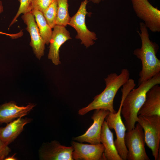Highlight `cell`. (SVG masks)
Returning <instances> with one entry per match:
<instances>
[{
    "label": "cell",
    "instance_id": "obj_1",
    "mask_svg": "<svg viewBox=\"0 0 160 160\" xmlns=\"http://www.w3.org/2000/svg\"><path fill=\"white\" fill-rule=\"evenodd\" d=\"M140 33L137 31L140 37L141 46L135 49L133 54L140 60L142 69L139 74L138 85L160 73V60L156 54L158 45L150 39L148 28L144 23H139Z\"/></svg>",
    "mask_w": 160,
    "mask_h": 160
},
{
    "label": "cell",
    "instance_id": "obj_2",
    "mask_svg": "<svg viewBox=\"0 0 160 160\" xmlns=\"http://www.w3.org/2000/svg\"><path fill=\"white\" fill-rule=\"evenodd\" d=\"M129 75L126 68L122 69L119 75L115 73L108 74L104 79L106 87L103 91L95 96L87 106L80 109L79 114L83 115L92 110L98 109L116 113L113 107L114 97L119 89L128 80Z\"/></svg>",
    "mask_w": 160,
    "mask_h": 160
},
{
    "label": "cell",
    "instance_id": "obj_3",
    "mask_svg": "<svg viewBox=\"0 0 160 160\" xmlns=\"http://www.w3.org/2000/svg\"><path fill=\"white\" fill-rule=\"evenodd\" d=\"M160 84V73L129 92L123 101L121 114L125 120L127 131L134 128L138 119V113L143 105L148 91L153 86Z\"/></svg>",
    "mask_w": 160,
    "mask_h": 160
},
{
    "label": "cell",
    "instance_id": "obj_4",
    "mask_svg": "<svg viewBox=\"0 0 160 160\" xmlns=\"http://www.w3.org/2000/svg\"><path fill=\"white\" fill-rule=\"evenodd\" d=\"M137 122L143 128L145 143L151 150L155 160L159 159L160 116L156 115L150 116H138Z\"/></svg>",
    "mask_w": 160,
    "mask_h": 160
},
{
    "label": "cell",
    "instance_id": "obj_5",
    "mask_svg": "<svg viewBox=\"0 0 160 160\" xmlns=\"http://www.w3.org/2000/svg\"><path fill=\"white\" fill-rule=\"evenodd\" d=\"M124 142L128 150L127 160H150L145 150L143 130L139 123L126 132Z\"/></svg>",
    "mask_w": 160,
    "mask_h": 160
},
{
    "label": "cell",
    "instance_id": "obj_6",
    "mask_svg": "<svg viewBox=\"0 0 160 160\" xmlns=\"http://www.w3.org/2000/svg\"><path fill=\"white\" fill-rule=\"evenodd\" d=\"M88 2V0H84L81 2L79 9L71 17L68 25L76 30L77 35L76 38L80 39L81 44L87 48L93 45L94 41L97 39L96 33L87 28L85 23L86 16L88 13L86 8Z\"/></svg>",
    "mask_w": 160,
    "mask_h": 160
},
{
    "label": "cell",
    "instance_id": "obj_7",
    "mask_svg": "<svg viewBox=\"0 0 160 160\" xmlns=\"http://www.w3.org/2000/svg\"><path fill=\"white\" fill-rule=\"evenodd\" d=\"M137 16L153 32L160 31V10L148 0H131Z\"/></svg>",
    "mask_w": 160,
    "mask_h": 160
},
{
    "label": "cell",
    "instance_id": "obj_8",
    "mask_svg": "<svg viewBox=\"0 0 160 160\" xmlns=\"http://www.w3.org/2000/svg\"><path fill=\"white\" fill-rule=\"evenodd\" d=\"M123 100H121L118 111L115 113L110 112L105 119L110 129H113L115 131L116 139L114 142L119 154L123 160H126L128 150L125 144L124 137L127 129L121 116V110Z\"/></svg>",
    "mask_w": 160,
    "mask_h": 160
},
{
    "label": "cell",
    "instance_id": "obj_9",
    "mask_svg": "<svg viewBox=\"0 0 160 160\" xmlns=\"http://www.w3.org/2000/svg\"><path fill=\"white\" fill-rule=\"evenodd\" d=\"M109 112L108 110L103 109L95 110L91 117L93 121L92 124L85 133L74 137L73 140L79 142H87L92 144L100 143L102 125Z\"/></svg>",
    "mask_w": 160,
    "mask_h": 160
},
{
    "label": "cell",
    "instance_id": "obj_10",
    "mask_svg": "<svg viewBox=\"0 0 160 160\" xmlns=\"http://www.w3.org/2000/svg\"><path fill=\"white\" fill-rule=\"evenodd\" d=\"M21 18L26 25V30L30 35V45L36 57L40 60L44 54L45 44L39 33L34 16L31 12L23 14Z\"/></svg>",
    "mask_w": 160,
    "mask_h": 160
},
{
    "label": "cell",
    "instance_id": "obj_11",
    "mask_svg": "<svg viewBox=\"0 0 160 160\" xmlns=\"http://www.w3.org/2000/svg\"><path fill=\"white\" fill-rule=\"evenodd\" d=\"M73 148L61 145L56 140L45 143L39 150L40 159L45 160H73Z\"/></svg>",
    "mask_w": 160,
    "mask_h": 160
},
{
    "label": "cell",
    "instance_id": "obj_12",
    "mask_svg": "<svg viewBox=\"0 0 160 160\" xmlns=\"http://www.w3.org/2000/svg\"><path fill=\"white\" fill-rule=\"evenodd\" d=\"M71 144L73 148L72 154L73 159L104 160V148L102 144H88L72 141Z\"/></svg>",
    "mask_w": 160,
    "mask_h": 160
},
{
    "label": "cell",
    "instance_id": "obj_13",
    "mask_svg": "<svg viewBox=\"0 0 160 160\" xmlns=\"http://www.w3.org/2000/svg\"><path fill=\"white\" fill-rule=\"evenodd\" d=\"M71 39L70 33L65 27L56 25L53 28L48 57L55 65H58L60 63L59 53L60 47Z\"/></svg>",
    "mask_w": 160,
    "mask_h": 160
},
{
    "label": "cell",
    "instance_id": "obj_14",
    "mask_svg": "<svg viewBox=\"0 0 160 160\" xmlns=\"http://www.w3.org/2000/svg\"><path fill=\"white\" fill-rule=\"evenodd\" d=\"M153 86L147 92L145 100L138 113V116H160V87Z\"/></svg>",
    "mask_w": 160,
    "mask_h": 160
},
{
    "label": "cell",
    "instance_id": "obj_15",
    "mask_svg": "<svg viewBox=\"0 0 160 160\" xmlns=\"http://www.w3.org/2000/svg\"><path fill=\"white\" fill-rule=\"evenodd\" d=\"M29 104L25 106H20L13 102L0 106V124L9 123L16 118L27 115L35 106Z\"/></svg>",
    "mask_w": 160,
    "mask_h": 160
},
{
    "label": "cell",
    "instance_id": "obj_16",
    "mask_svg": "<svg viewBox=\"0 0 160 160\" xmlns=\"http://www.w3.org/2000/svg\"><path fill=\"white\" fill-rule=\"evenodd\" d=\"M100 141L104 148L103 153L104 160H123L115 145L113 133L108 127L106 121H104L102 125Z\"/></svg>",
    "mask_w": 160,
    "mask_h": 160
},
{
    "label": "cell",
    "instance_id": "obj_17",
    "mask_svg": "<svg viewBox=\"0 0 160 160\" xmlns=\"http://www.w3.org/2000/svg\"><path fill=\"white\" fill-rule=\"evenodd\" d=\"M30 119L18 118L0 127V139L8 145L13 141L22 131L24 126L29 123Z\"/></svg>",
    "mask_w": 160,
    "mask_h": 160
},
{
    "label": "cell",
    "instance_id": "obj_18",
    "mask_svg": "<svg viewBox=\"0 0 160 160\" xmlns=\"http://www.w3.org/2000/svg\"><path fill=\"white\" fill-rule=\"evenodd\" d=\"M31 12L34 16L40 35L45 44H48L52 35V28L47 23L42 12L35 9L32 10Z\"/></svg>",
    "mask_w": 160,
    "mask_h": 160
},
{
    "label": "cell",
    "instance_id": "obj_19",
    "mask_svg": "<svg viewBox=\"0 0 160 160\" xmlns=\"http://www.w3.org/2000/svg\"><path fill=\"white\" fill-rule=\"evenodd\" d=\"M57 4V13L56 25L66 26L71 17L69 15L68 0H56Z\"/></svg>",
    "mask_w": 160,
    "mask_h": 160
},
{
    "label": "cell",
    "instance_id": "obj_20",
    "mask_svg": "<svg viewBox=\"0 0 160 160\" xmlns=\"http://www.w3.org/2000/svg\"><path fill=\"white\" fill-rule=\"evenodd\" d=\"M57 13V4L56 0H54L43 13L47 22L52 28H53L56 25Z\"/></svg>",
    "mask_w": 160,
    "mask_h": 160
},
{
    "label": "cell",
    "instance_id": "obj_21",
    "mask_svg": "<svg viewBox=\"0 0 160 160\" xmlns=\"http://www.w3.org/2000/svg\"><path fill=\"white\" fill-rule=\"evenodd\" d=\"M32 0H19L20 5L16 15L9 25V28L16 22L17 19L21 14L31 12L32 10Z\"/></svg>",
    "mask_w": 160,
    "mask_h": 160
},
{
    "label": "cell",
    "instance_id": "obj_22",
    "mask_svg": "<svg viewBox=\"0 0 160 160\" xmlns=\"http://www.w3.org/2000/svg\"><path fill=\"white\" fill-rule=\"evenodd\" d=\"M54 0H32V10L35 9L44 12Z\"/></svg>",
    "mask_w": 160,
    "mask_h": 160
},
{
    "label": "cell",
    "instance_id": "obj_23",
    "mask_svg": "<svg viewBox=\"0 0 160 160\" xmlns=\"http://www.w3.org/2000/svg\"><path fill=\"white\" fill-rule=\"evenodd\" d=\"M8 145L0 139V160L4 159L10 152Z\"/></svg>",
    "mask_w": 160,
    "mask_h": 160
},
{
    "label": "cell",
    "instance_id": "obj_24",
    "mask_svg": "<svg viewBox=\"0 0 160 160\" xmlns=\"http://www.w3.org/2000/svg\"><path fill=\"white\" fill-rule=\"evenodd\" d=\"M3 11V7L2 4V1H0V14ZM2 34L6 35L7 36H9L11 37H12L13 38H16L19 37L20 35L19 33H17L16 34H9L6 33H3L0 31V34Z\"/></svg>",
    "mask_w": 160,
    "mask_h": 160
},
{
    "label": "cell",
    "instance_id": "obj_25",
    "mask_svg": "<svg viewBox=\"0 0 160 160\" xmlns=\"http://www.w3.org/2000/svg\"><path fill=\"white\" fill-rule=\"evenodd\" d=\"M16 154H15L12 156H9L7 157H6L4 160H17V158H16L15 157V156Z\"/></svg>",
    "mask_w": 160,
    "mask_h": 160
},
{
    "label": "cell",
    "instance_id": "obj_26",
    "mask_svg": "<svg viewBox=\"0 0 160 160\" xmlns=\"http://www.w3.org/2000/svg\"><path fill=\"white\" fill-rule=\"evenodd\" d=\"M91 1L94 3L95 4H98L100 1V0H91Z\"/></svg>",
    "mask_w": 160,
    "mask_h": 160
},
{
    "label": "cell",
    "instance_id": "obj_27",
    "mask_svg": "<svg viewBox=\"0 0 160 160\" xmlns=\"http://www.w3.org/2000/svg\"><path fill=\"white\" fill-rule=\"evenodd\" d=\"M101 0H101H102V1H103V0Z\"/></svg>",
    "mask_w": 160,
    "mask_h": 160
}]
</instances>
